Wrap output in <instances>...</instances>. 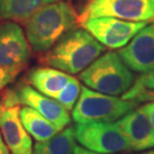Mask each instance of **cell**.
Masks as SVG:
<instances>
[{
    "label": "cell",
    "instance_id": "5",
    "mask_svg": "<svg viewBox=\"0 0 154 154\" xmlns=\"http://www.w3.org/2000/svg\"><path fill=\"white\" fill-rule=\"evenodd\" d=\"M74 135L80 145L94 152L110 154L132 151L127 137L116 123H77Z\"/></svg>",
    "mask_w": 154,
    "mask_h": 154
},
{
    "label": "cell",
    "instance_id": "12",
    "mask_svg": "<svg viewBox=\"0 0 154 154\" xmlns=\"http://www.w3.org/2000/svg\"><path fill=\"white\" fill-rule=\"evenodd\" d=\"M116 124L127 137L132 151L154 147V129L149 117L141 107L121 117Z\"/></svg>",
    "mask_w": 154,
    "mask_h": 154
},
{
    "label": "cell",
    "instance_id": "24",
    "mask_svg": "<svg viewBox=\"0 0 154 154\" xmlns=\"http://www.w3.org/2000/svg\"><path fill=\"white\" fill-rule=\"evenodd\" d=\"M142 154H154V149L152 150H149V151H147V152H144Z\"/></svg>",
    "mask_w": 154,
    "mask_h": 154
},
{
    "label": "cell",
    "instance_id": "13",
    "mask_svg": "<svg viewBox=\"0 0 154 154\" xmlns=\"http://www.w3.org/2000/svg\"><path fill=\"white\" fill-rule=\"evenodd\" d=\"M72 76L53 67H35L27 74V82L40 93L55 98Z\"/></svg>",
    "mask_w": 154,
    "mask_h": 154
},
{
    "label": "cell",
    "instance_id": "14",
    "mask_svg": "<svg viewBox=\"0 0 154 154\" xmlns=\"http://www.w3.org/2000/svg\"><path fill=\"white\" fill-rule=\"evenodd\" d=\"M58 0H0V20L24 22L43 6Z\"/></svg>",
    "mask_w": 154,
    "mask_h": 154
},
{
    "label": "cell",
    "instance_id": "4",
    "mask_svg": "<svg viewBox=\"0 0 154 154\" xmlns=\"http://www.w3.org/2000/svg\"><path fill=\"white\" fill-rule=\"evenodd\" d=\"M137 102L93 91L81 86L79 98L72 111L76 123L113 122L135 109Z\"/></svg>",
    "mask_w": 154,
    "mask_h": 154
},
{
    "label": "cell",
    "instance_id": "21",
    "mask_svg": "<svg viewBox=\"0 0 154 154\" xmlns=\"http://www.w3.org/2000/svg\"><path fill=\"white\" fill-rule=\"evenodd\" d=\"M134 101H136L137 103L144 102V101H154V91H144Z\"/></svg>",
    "mask_w": 154,
    "mask_h": 154
},
{
    "label": "cell",
    "instance_id": "23",
    "mask_svg": "<svg viewBox=\"0 0 154 154\" xmlns=\"http://www.w3.org/2000/svg\"><path fill=\"white\" fill-rule=\"evenodd\" d=\"M0 154H11L7 145H6L4 139H3L1 132H0Z\"/></svg>",
    "mask_w": 154,
    "mask_h": 154
},
{
    "label": "cell",
    "instance_id": "11",
    "mask_svg": "<svg viewBox=\"0 0 154 154\" xmlns=\"http://www.w3.org/2000/svg\"><path fill=\"white\" fill-rule=\"evenodd\" d=\"M20 105L0 104V132L11 154H32V141L20 119Z\"/></svg>",
    "mask_w": 154,
    "mask_h": 154
},
{
    "label": "cell",
    "instance_id": "20",
    "mask_svg": "<svg viewBox=\"0 0 154 154\" xmlns=\"http://www.w3.org/2000/svg\"><path fill=\"white\" fill-rule=\"evenodd\" d=\"M141 108L144 110V112L149 117V120H150V122H151V125L154 129V102L147 103L145 105H143Z\"/></svg>",
    "mask_w": 154,
    "mask_h": 154
},
{
    "label": "cell",
    "instance_id": "1",
    "mask_svg": "<svg viewBox=\"0 0 154 154\" xmlns=\"http://www.w3.org/2000/svg\"><path fill=\"white\" fill-rule=\"evenodd\" d=\"M78 15L66 2H52L35 12L25 25V35L35 52L51 49L66 33L75 29Z\"/></svg>",
    "mask_w": 154,
    "mask_h": 154
},
{
    "label": "cell",
    "instance_id": "3",
    "mask_svg": "<svg viewBox=\"0 0 154 154\" xmlns=\"http://www.w3.org/2000/svg\"><path fill=\"white\" fill-rule=\"evenodd\" d=\"M79 79L95 91L108 95L127 92L134 83V76L118 53L106 52L95 59L79 74Z\"/></svg>",
    "mask_w": 154,
    "mask_h": 154
},
{
    "label": "cell",
    "instance_id": "15",
    "mask_svg": "<svg viewBox=\"0 0 154 154\" xmlns=\"http://www.w3.org/2000/svg\"><path fill=\"white\" fill-rule=\"evenodd\" d=\"M20 119L29 135L39 142L49 140L60 131L53 123L29 106L21 107Z\"/></svg>",
    "mask_w": 154,
    "mask_h": 154
},
{
    "label": "cell",
    "instance_id": "22",
    "mask_svg": "<svg viewBox=\"0 0 154 154\" xmlns=\"http://www.w3.org/2000/svg\"><path fill=\"white\" fill-rule=\"evenodd\" d=\"M73 154H105V153L94 152V151H91V150H88V149L84 148V147L75 145V147H74V151H73Z\"/></svg>",
    "mask_w": 154,
    "mask_h": 154
},
{
    "label": "cell",
    "instance_id": "9",
    "mask_svg": "<svg viewBox=\"0 0 154 154\" xmlns=\"http://www.w3.org/2000/svg\"><path fill=\"white\" fill-rule=\"evenodd\" d=\"M117 53L125 65L135 72L146 73L154 69V24L143 27Z\"/></svg>",
    "mask_w": 154,
    "mask_h": 154
},
{
    "label": "cell",
    "instance_id": "6",
    "mask_svg": "<svg viewBox=\"0 0 154 154\" xmlns=\"http://www.w3.org/2000/svg\"><path fill=\"white\" fill-rule=\"evenodd\" d=\"M96 17L148 22L154 20V0H90L78 15V21L82 24Z\"/></svg>",
    "mask_w": 154,
    "mask_h": 154
},
{
    "label": "cell",
    "instance_id": "10",
    "mask_svg": "<svg viewBox=\"0 0 154 154\" xmlns=\"http://www.w3.org/2000/svg\"><path fill=\"white\" fill-rule=\"evenodd\" d=\"M21 105L29 106L52 122L59 130H63L70 123L68 110L54 98L40 93L28 84H20L14 88Z\"/></svg>",
    "mask_w": 154,
    "mask_h": 154
},
{
    "label": "cell",
    "instance_id": "2",
    "mask_svg": "<svg viewBox=\"0 0 154 154\" xmlns=\"http://www.w3.org/2000/svg\"><path fill=\"white\" fill-rule=\"evenodd\" d=\"M105 47L85 29H73L49 49L43 64L67 74H77L90 65Z\"/></svg>",
    "mask_w": 154,
    "mask_h": 154
},
{
    "label": "cell",
    "instance_id": "19",
    "mask_svg": "<svg viewBox=\"0 0 154 154\" xmlns=\"http://www.w3.org/2000/svg\"><path fill=\"white\" fill-rule=\"evenodd\" d=\"M21 71H22V69L19 68L0 67V92L4 90L6 86L13 82Z\"/></svg>",
    "mask_w": 154,
    "mask_h": 154
},
{
    "label": "cell",
    "instance_id": "18",
    "mask_svg": "<svg viewBox=\"0 0 154 154\" xmlns=\"http://www.w3.org/2000/svg\"><path fill=\"white\" fill-rule=\"evenodd\" d=\"M154 90V69L138 77L130 89L122 95L125 100H135L144 91Z\"/></svg>",
    "mask_w": 154,
    "mask_h": 154
},
{
    "label": "cell",
    "instance_id": "8",
    "mask_svg": "<svg viewBox=\"0 0 154 154\" xmlns=\"http://www.w3.org/2000/svg\"><path fill=\"white\" fill-rule=\"evenodd\" d=\"M31 50L23 29L14 21L0 24V67L24 69Z\"/></svg>",
    "mask_w": 154,
    "mask_h": 154
},
{
    "label": "cell",
    "instance_id": "16",
    "mask_svg": "<svg viewBox=\"0 0 154 154\" xmlns=\"http://www.w3.org/2000/svg\"><path fill=\"white\" fill-rule=\"evenodd\" d=\"M74 147V127H68L59 131L49 140L37 141L32 154H73Z\"/></svg>",
    "mask_w": 154,
    "mask_h": 154
},
{
    "label": "cell",
    "instance_id": "17",
    "mask_svg": "<svg viewBox=\"0 0 154 154\" xmlns=\"http://www.w3.org/2000/svg\"><path fill=\"white\" fill-rule=\"evenodd\" d=\"M80 92H81V85L78 80L72 77L71 80L67 83V85L58 93L54 99L57 100L64 108H66L69 111L75 106L79 98Z\"/></svg>",
    "mask_w": 154,
    "mask_h": 154
},
{
    "label": "cell",
    "instance_id": "7",
    "mask_svg": "<svg viewBox=\"0 0 154 154\" xmlns=\"http://www.w3.org/2000/svg\"><path fill=\"white\" fill-rule=\"evenodd\" d=\"M146 24L114 17H96L86 20L81 25L103 46L118 49L127 45Z\"/></svg>",
    "mask_w": 154,
    "mask_h": 154
}]
</instances>
